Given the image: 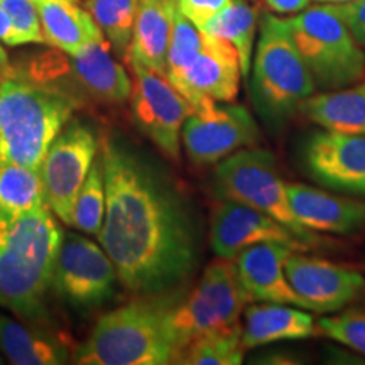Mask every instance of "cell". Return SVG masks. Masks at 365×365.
<instances>
[{
    "label": "cell",
    "mask_w": 365,
    "mask_h": 365,
    "mask_svg": "<svg viewBox=\"0 0 365 365\" xmlns=\"http://www.w3.org/2000/svg\"><path fill=\"white\" fill-rule=\"evenodd\" d=\"M250 301L239 281L234 261L218 257L210 262L193 291L178 301L173 312L180 357L198 336L240 327V317ZM180 360V359H178Z\"/></svg>",
    "instance_id": "cell-8"
},
{
    "label": "cell",
    "mask_w": 365,
    "mask_h": 365,
    "mask_svg": "<svg viewBox=\"0 0 365 365\" xmlns=\"http://www.w3.org/2000/svg\"><path fill=\"white\" fill-rule=\"evenodd\" d=\"M261 139L257 122L242 105L217 102L205 113L191 112L181 129V143L196 166L220 163L235 150Z\"/></svg>",
    "instance_id": "cell-13"
},
{
    "label": "cell",
    "mask_w": 365,
    "mask_h": 365,
    "mask_svg": "<svg viewBox=\"0 0 365 365\" xmlns=\"http://www.w3.org/2000/svg\"><path fill=\"white\" fill-rule=\"evenodd\" d=\"M29 73L27 78L48 86L68 78L73 90L105 105L129 102L132 93L129 73L115 59L107 39L91 43L75 54L59 49L41 53L31 61Z\"/></svg>",
    "instance_id": "cell-9"
},
{
    "label": "cell",
    "mask_w": 365,
    "mask_h": 365,
    "mask_svg": "<svg viewBox=\"0 0 365 365\" xmlns=\"http://www.w3.org/2000/svg\"><path fill=\"white\" fill-rule=\"evenodd\" d=\"M129 68L134 75L129 102L135 125L163 154L178 161L182 124L193 108L166 75L139 65Z\"/></svg>",
    "instance_id": "cell-12"
},
{
    "label": "cell",
    "mask_w": 365,
    "mask_h": 365,
    "mask_svg": "<svg viewBox=\"0 0 365 365\" xmlns=\"http://www.w3.org/2000/svg\"><path fill=\"white\" fill-rule=\"evenodd\" d=\"M105 203H107V191H105L103 161L102 153H98L76 196L71 227L78 228L86 235H98L105 217Z\"/></svg>",
    "instance_id": "cell-29"
},
{
    "label": "cell",
    "mask_w": 365,
    "mask_h": 365,
    "mask_svg": "<svg viewBox=\"0 0 365 365\" xmlns=\"http://www.w3.org/2000/svg\"><path fill=\"white\" fill-rule=\"evenodd\" d=\"M0 364H2V357H0Z\"/></svg>",
    "instance_id": "cell-39"
},
{
    "label": "cell",
    "mask_w": 365,
    "mask_h": 365,
    "mask_svg": "<svg viewBox=\"0 0 365 365\" xmlns=\"http://www.w3.org/2000/svg\"><path fill=\"white\" fill-rule=\"evenodd\" d=\"M242 325L213 331L190 341L178 364L188 365H239L244 359Z\"/></svg>",
    "instance_id": "cell-28"
},
{
    "label": "cell",
    "mask_w": 365,
    "mask_h": 365,
    "mask_svg": "<svg viewBox=\"0 0 365 365\" xmlns=\"http://www.w3.org/2000/svg\"><path fill=\"white\" fill-rule=\"evenodd\" d=\"M71 2H76V0H71Z\"/></svg>",
    "instance_id": "cell-40"
},
{
    "label": "cell",
    "mask_w": 365,
    "mask_h": 365,
    "mask_svg": "<svg viewBox=\"0 0 365 365\" xmlns=\"http://www.w3.org/2000/svg\"><path fill=\"white\" fill-rule=\"evenodd\" d=\"M118 274L102 245L88 237L66 232L59 242L51 289L78 312L102 308L117 293Z\"/></svg>",
    "instance_id": "cell-10"
},
{
    "label": "cell",
    "mask_w": 365,
    "mask_h": 365,
    "mask_svg": "<svg viewBox=\"0 0 365 365\" xmlns=\"http://www.w3.org/2000/svg\"><path fill=\"white\" fill-rule=\"evenodd\" d=\"M63 232L48 203L0 222V307L31 323H49L48 294Z\"/></svg>",
    "instance_id": "cell-3"
},
{
    "label": "cell",
    "mask_w": 365,
    "mask_h": 365,
    "mask_svg": "<svg viewBox=\"0 0 365 365\" xmlns=\"http://www.w3.org/2000/svg\"><path fill=\"white\" fill-rule=\"evenodd\" d=\"M0 7L11 17L22 44H46L34 0H0Z\"/></svg>",
    "instance_id": "cell-32"
},
{
    "label": "cell",
    "mask_w": 365,
    "mask_h": 365,
    "mask_svg": "<svg viewBox=\"0 0 365 365\" xmlns=\"http://www.w3.org/2000/svg\"><path fill=\"white\" fill-rule=\"evenodd\" d=\"M83 6L112 46L113 54L124 59L132 39L139 0H83Z\"/></svg>",
    "instance_id": "cell-27"
},
{
    "label": "cell",
    "mask_w": 365,
    "mask_h": 365,
    "mask_svg": "<svg viewBox=\"0 0 365 365\" xmlns=\"http://www.w3.org/2000/svg\"><path fill=\"white\" fill-rule=\"evenodd\" d=\"M203 31H200L193 22L186 19L176 9L175 21H173L170 49H168L166 58V71H164L170 83L180 78L181 73L186 70V66L196 58V54L200 53L203 46Z\"/></svg>",
    "instance_id": "cell-30"
},
{
    "label": "cell",
    "mask_w": 365,
    "mask_h": 365,
    "mask_svg": "<svg viewBox=\"0 0 365 365\" xmlns=\"http://www.w3.org/2000/svg\"><path fill=\"white\" fill-rule=\"evenodd\" d=\"M286 193L296 218L314 232L352 235L365 230V202L286 182Z\"/></svg>",
    "instance_id": "cell-19"
},
{
    "label": "cell",
    "mask_w": 365,
    "mask_h": 365,
    "mask_svg": "<svg viewBox=\"0 0 365 365\" xmlns=\"http://www.w3.org/2000/svg\"><path fill=\"white\" fill-rule=\"evenodd\" d=\"M262 242H279L298 252L308 250L293 232L261 210L234 200H220L213 208L210 220V245L218 257L235 261L242 250Z\"/></svg>",
    "instance_id": "cell-16"
},
{
    "label": "cell",
    "mask_w": 365,
    "mask_h": 365,
    "mask_svg": "<svg viewBox=\"0 0 365 365\" xmlns=\"http://www.w3.org/2000/svg\"><path fill=\"white\" fill-rule=\"evenodd\" d=\"M317 91L313 76L291 36L287 19L262 14L250 76V102L269 130L279 132Z\"/></svg>",
    "instance_id": "cell-5"
},
{
    "label": "cell",
    "mask_w": 365,
    "mask_h": 365,
    "mask_svg": "<svg viewBox=\"0 0 365 365\" xmlns=\"http://www.w3.org/2000/svg\"><path fill=\"white\" fill-rule=\"evenodd\" d=\"M314 2H323V4H344V2H350V0H314Z\"/></svg>",
    "instance_id": "cell-38"
},
{
    "label": "cell",
    "mask_w": 365,
    "mask_h": 365,
    "mask_svg": "<svg viewBox=\"0 0 365 365\" xmlns=\"http://www.w3.org/2000/svg\"><path fill=\"white\" fill-rule=\"evenodd\" d=\"M293 252L294 249L286 244L262 242L237 255V274L250 303L293 304L308 309L286 276V261Z\"/></svg>",
    "instance_id": "cell-18"
},
{
    "label": "cell",
    "mask_w": 365,
    "mask_h": 365,
    "mask_svg": "<svg viewBox=\"0 0 365 365\" xmlns=\"http://www.w3.org/2000/svg\"><path fill=\"white\" fill-rule=\"evenodd\" d=\"M230 2L232 0H176V6L186 19L203 31V27Z\"/></svg>",
    "instance_id": "cell-33"
},
{
    "label": "cell",
    "mask_w": 365,
    "mask_h": 365,
    "mask_svg": "<svg viewBox=\"0 0 365 365\" xmlns=\"http://www.w3.org/2000/svg\"><path fill=\"white\" fill-rule=\"evenodd\" d=\"M240 76L239 54L234 46L225 39L205 34L200 53L171 85L195 113H205L212 110L217 102H235Z\"/></svg>",
    "instance_id": "cell-14"
},
{
    "label": "cell",
    "mask_w": 365,
    "mask_h": 365,
    "mask_svg": "<svg viewBox=\"0 0 365 365\" xmlns=\"http://www.w3.org/2000/svg\"><path fill=\"white\" fill-rule=\"evenodd\" d=\"M0 352L16 365H63L73 362L75 346L43 323H21L0 313Z\"/></svg>",
    "instance_id": "cell-20"
},
{
    "label": "cell",
    "mask_w": 365,
    "mask_h": 365,
    "mask_svg": "<svg viewBox=\"0 0 365 365\" xmlns=\"http://www.w3.org/2000/svg\"><path fill=\"white\" fill-rule=\"evenodd\" d=\"M287 24L317 90H340L364 80V48L330 4L307 7Z\"/></svg>",
    "instance_id": "cell-6"
},
{
    "label": "cell",
    "mask_w": 365,
    "mask_h": 365,
    "mask_svg": "<svg viewBox=\"0 0 365 365\" xmlns=\"http://www.w3.org/2000/svg\"><path fill=\"white\" fill-rule=\"evenodd\" d=\"M299 112L325 130L365 135V80L340 90L312 95Z\"/></svg>",
    "instance_id": "cell-24"
},
{
    "label": "cell",
    "mask_w": 365,
    "mask_h": 365,
    "mask_svg": "<svg viewBox=\"0 0 365 365\" xmlns=\"http://www.w3.org/2000/svg\"><path fill=\"white\" fill-rule=\"evenodd\" d=\"M317 330L328 339L365 355V309H349L336 317L319 318Z\"/></svg>",
    "instance_id": "cell-31"
},
{
    "label": "cell",
    "mask_w": 365,
    "mask_h": 365,
    "mask_svg": "<svg viewBox=\"0 0 365 365\" xmlns=\"http://www.w3.org/2000/svg\"><path fill=\"white\" fill-rule=\"evenodd\" d=\"M0 43L9 48H17L22 46V41L17 34L16 26L12 24L11 17L7 16V12L0 7Z\"/></svg>",
    "instance_id": "cell-35"
},
{
    "label": "cell",
    "mask_w": 365,
    "mask_h": 365,
    "mask_svg": "<svg viewBox=\"0 0 365 365\" xmlns=\"http://www.w3.org/2000/svg\"><path fill=\"white\" fill-rule=\"evenodd\" d=\"M330 6L345 22L355 41L365 48V0H350V2L330 4Z\"/></svg>",
    "instance_id": "cell-34"
},
{
    "label": "cell",
    "mask_w": 365,
    "mask_h": 365,
    "mask_svg": "<svg viewBox=\"0 0 365 365\" xmlns=\"http://www.w3.org/2000/svg\"><path fill=\"white\" fill-rule=\"evenodd\" d=\"M46 44L75 54L91 43L105 39L91 14L71 0H34Z\"/></svg>",
    "instance_id": "cell-23"
},
{
    "label": "cell",
    "mask_w": 365,
    "mask_h": 365,
    "mask_svg": "<svg viewBox=\"0 0 365 365\" xmlns=\"http://www.w3.org/2000/svg\"><path fill=\"white\" fill-rule=\"evenodd\" d=\"M284 269L293 289L307 303L308 312H339L357 299L365 287V279L359 271L325 259L293 252Z\"/></svg>",
    "instance_id": "cell-17"
},
{
    "label": "cell",
    "mask_w": 365,
    "mask_h": 365,
    "mask_svg": "<svg viewBox=\"0 0 365 365\" xmlns=\"http://www.w3.org/2000/svg\"><path fill=\"white\" fill-rule=\"evenodd\" d=\"M39 171L14 163H0V222H14L44 205Z\"/></svg>",
    "instance_id": "cell-26"
},
{
    "label": "cell",
    "mask_w": 365,
    "mask_h": 365,
    "mask_svg": "<svg viewBox=\"0 0 365 365\" xmlns=\"http://www.w3.org/2000/svg\"><path fill=\"white\" fill-rule=\"evenodd\" d=\"M309 0H264V6L274 14H298L308 7Z\"/></svg>",
    "instance_id": "cell-36"
},
{
    "label": "cell",
    "mask_w": 365,
    "mask_h": 365,
    "mask_svg": "<svg viewBox=\"0 0 365 365\" xmlns=\"http://www.w3.org/2000/svg\"><path fill=\"white\" fill-rule=\"evenodd\" d=\"M176 9V0H139L124 58L127 66L139 65L164 75Z\"/></svg>",
    "instance_id": "cell-21"
},
{
    "label": "cell",
    "mask_w": 365,
    "mask_h": 365,
    "mask_svg": "<svg viewBox=\"0 0 365 365\" xmlns=\"http://www.w3.org/2000/svg\"><path fill=\"white\" fill-rule=\"evenodd\" d=\"M301 164L318 185L365 196V135L335 130L314 132L304 140Z\"/></svg>",
    "instance_id": "cell-15"
},
{
    "label": "cell",
    "mask_w": 365,
    "mask_h": 365,
    "mask_svg": "<svg viewBox=\"0 0 365 365\" xmlns=\"http://www.w3.org/2000/svg\"><path fill=\"white\" fill-rule=\"evenodd\" d=\"M9 70H11V66H9V54L2 43H0V73L4 75V73H7Z\"/></svg>",
    "instance_id": "cell-37"
},
{
    "label": "cell",
    "mask_w": 365,
    "mask_h": 365,
    "mask_svg": "<svg viewBox=\"0 0 365 365\" xmlns=\"http://www.w3.org/2000/svg\"><path fill=\"white\" fill-rule=\"evenodd\" d=\"M213 186L220 200L249 205L267 213L291 230L307 247L317 245V232L304 227L291 208L286 182L281 180L274 154L261 148H244L217 163Z\"/></svg>",
    "instance_id": "cell-7"
},
{
    "label": "cell",
    "mask_w": 365,
    "mask_h": 365,
    "mask_svg": "<svg viewBox=\"0 0 365 365\" xmlns=\"http://www.w3.org/2000/svg\"><path fill=\"white\" fill-rule=\"evenodd\" d=\"M76 110L65 91L9 70L0 78V163L39 171L49 145Z\"/></svg>",
    "instance_id": "cell-4"
},
{
    "label": "cell",
    "mask_w": 365,
    "mask_h": 365,
    "mask_svg": "<svg viewBox=\"0 0 365 365\" xmlns=\"http://www.w3.org/2000/svg\"><path fill=\"white\" fill-rule=\"evenodd\" d=\"M105 217L98 242L135 296L178 291L200 262V228L171 178L122 137L100 140Z\"/></svg>",
    "instance_id": "cell-1"
},
{
    "label": "cell",
    "mask_w": 365,
    "mask_h": 365,
    "mask_svg": "<svg viewBox=\"0 0 365 365\" xmlns=\"http://www.w3.org/2000/svg\"><path fill=\"white\" fill-rule=\"evenodd\" d=\"M98 153L100 139L93 127L73 117L49 145L41 163L44 200L65 225L71 227L76 196Z\"/></svg>",
    "instance_id": "cell-11"
},
{
    "label": "cell",
    "mask_w": 365,
    "mask_h": 365,
    "mask_svg": "<svg viewBox=\"0 0 365 365\" xmlns=\"http://www.w3.org/2000/svg\"><path fill=\"white\" fill-rule=\"evenodd\" d=\"M257 9L250 6L247 0H232L220 14H217L203 33L225 39L237 49L240 63V71L247 78L252 65V51L257 33Z\"/></svg>",
    "instance_id": "cell-25"
},
{
    "label": "cell",
    "mask_w": 365,
    "mask_h": 365,
    "mask_svg": "<svg viewBox=\"0 0 365 365\" xmlns=\"http://www.w3.org/2000/svg\"><path fill=\"white\" fill-rule=\"evenodd\" d=\"M313 314L293 304H252L244 309L242 344L245 350L284 340L308 339L317 333Z\"/></svg>",
    "instance_id": "cell-22"
},
{
    "label": "cell",
    "mask_w": 365,
    "mask_h": 365,
    "mask_svg": "<svg viewBox=\"0 0 365 365\" xmlns=\"http://www.w3.org/2000/svg\"><path fill=\"white\" fill-rule=\"evenodd\" d=\"M181 294L139 296L110 309L75 346L73 362L81 365H164L178 364L173 312Z\"/></svg>",
    "instance_id": "cell-2"
}]
</instances>
